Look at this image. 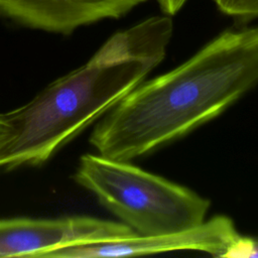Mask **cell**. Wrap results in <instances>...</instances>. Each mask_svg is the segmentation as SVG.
<instances>
[{"mask_svg": "<svg viewBox=\"0 0 258 258\" xmlns=\"http://www.w3.org/2000/svg\"><path fill=\"white\" fill-rule=\"evenodd\" d=\"M258 84V26L220 32L185 61L140 83L95 126L100 155L130 161L223 113Z\"/></svg>", "mask_w": 258, "mask_h": 258, "instance_id": "cell-1", "label": "cell"}, {"mask_svg": "<svg viewBox=\"0 0 258 258\" xmlns=\"http://www.w3.org/2000/svg\"><path fill=\"white\" fill-rule=\"evenodd\" d=\"M171 16H150L113 34L82 67L10 112L12 137L0 167L37 165L104 116L165 57Z\"/></svg>", "mask_w": 258, "mask_h": 258, "instance_id": "cell-2", "label": "cell"}, {"mask_svg": "<svg viewBox=\"0 0 258 258\" xmlns=\"http://www.w3.org/2000/svg\"><path fill=\"white\" fill-rule=\"evenodd\" d=\"M76 181L138 236L185 231L206 221L210 201L129 161L85 154Z\"/></svg>", "mask_w": 258, "mask_h": 258, "instance_id": "cell-3", "label": "cell"}, {"mask_svg": "<svg viewBox=\"0 0 258 258\" xmlns=\"http://www.w3.org/2000/svg\"><path fill=\"white\" fill-rule=\"evenodd\" d=\"M138 236L121 222L76 216L0 220V257H43L69 246L114 242Z\"/></svg>", "mask_w": 258, "mask_h": 258, "instance_id": "cell-4", "label": "cell"}, {"mask_svg": "<svg viewBox=\"0 0 258 258\" xmlns=\"http://www.w3.org/2000/svg\"><path fill=\"white\" fill-rule=\"evenodd\" d=\"M240 236L232 219L216 216L200 226L181 232L69 246L47 254L45 258L127 257L180 250L202 251L216 257H227Z\"/></svg>", "mask_w": 258, "mask_h": 258, "instance_id": "cell-5", "label": "cell"}, {"mask_svg": "<svg viewBox=\"0 0 258 258\" xmlns=\"http://www.w3.org/2000/svg\"><path fill=\"white\" fill-rule=\"evenodd\" d=\"M147 0H0V13L34 29L69 34L104 19H119Z\"/></svg>", "mask_w": 258, "mask_h": 258, "instance_id": "cell-6", "label": "cell"}, {"mask_svg": "<svg viewBox=\"0 0 258 258\" xmlns=\"http://www.w3.org/2000/svg\"><path fill=\"white\" fill-rule=\"evenodd\" d=\"M217 9L239 24L258 18V0H213Z\"/></svg>", "mask_w": 258, "mask_h": 258, "instance_id": "cell-7", "label": "cell"}, {"mask_svg": "<svg viewBox=\"0 0 258 258\" xmlns=\"http://www.w3.org/2000/svg\"><path fill=\"white\" fill-rule=\"evenodd\" d=\"M227 257L258 258V235L253 237L240 236Z\"/></svg>", "mask_w": 258, "mask_h": 258, "instance_id": "cell-8", "label": "cell"}, {"mask_svg": "<svg viewBox=\"0 0 258 258\" xmlns=\"http://www.w3.org/2000/svg\"><path fill=\"white\" fill-rule=\"evenodd\" d=\"M12 126L6 113H0V155L10 142Z\"/></svg>", "mask_w": 258, "mask_h": 258, "instance_id": "cell-9", "label": "cell"}, {"mask_svg": "<svg viewBox=\"0 0 258 258\" xmlns=\"http://www.w3.org/2000/svg\"><path fill=\"white\" fill-rule=\"evenodd\" d=\"M162 14L173 16L187 2V0H155Z\"/></svg>", "mask_w": 258, "mask_h": 258, "instance_id": "cell-10", "label": "cell"}]
</instances>
